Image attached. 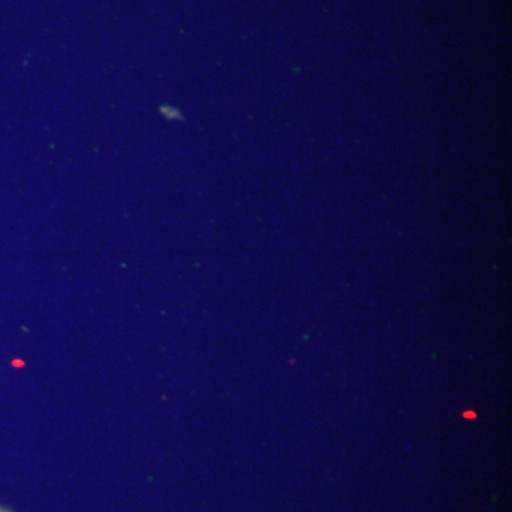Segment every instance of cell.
<instances>
[{"label": "cell", "mask_w": 512, "mask_h": 512, "mask_svg": "<svg viewBox=\"0 0 512 512\" xmlns=\"http://www.w3.org/2000/svg\"><path fill=\"white\" fill-rule=\"evenodd\" d=\"M0 512H6V511L0 510Z\"/></svg>", "instance_id": "obj_1"}]
</instances>
